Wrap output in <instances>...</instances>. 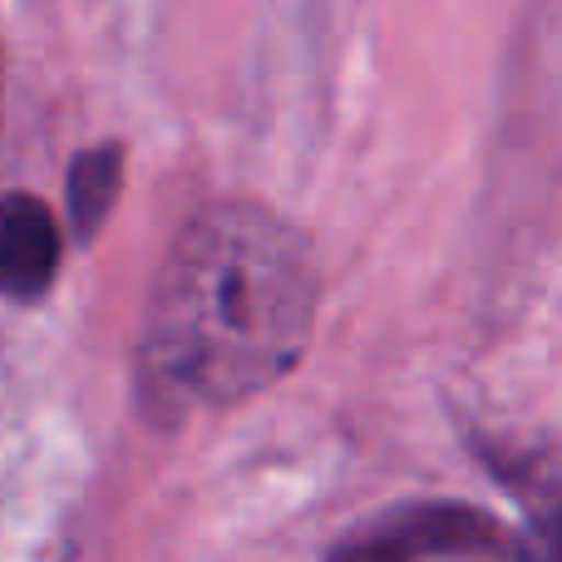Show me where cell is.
Listing matches in <instances>:
<instances>
[{"mask_svg": "<svg viewBox=\"0 0 562 562\" xmlns=\"http://www.w3.org/2000/svg\"><path fill=\"white\" fill-rule=\"evenodd\" d=\"M321 277L306 237L257 203L188 217L148 296L138 385L158 419L227 409L277 385L316 326Z\"/></svg>", "mask_w": 562, "mask_h": 562, "instance_id": "1", "label": "cell"}, {"mask_svg": "<svg viewBox=\"0 0 562 562\" xmlns=\"http://www.w3.org/2000/svg\"><path fill=\"white\" fill-rule=\"evenodd\" d=\"M508 538L488 514L464 504H405L360 524L330 562H419L454 553H504Z\"/></svg>", "mask_w": 562, "mask_h": 562, "instance_id": "2", "label": "cell"}, {"mask_svg": "<svg viewBox=\"0 0 562 562\" xmlns=\"http://www.w3.org/2000/svg\"><path fill=\"white\" fill-rule=\"evenodd\" d=\"M65 233L30 193H0V296L40 301L59 277Z\"/></svg>", "mask_w": 562, "mask_h": 562, "instance_id": "3", "label": "cell"}, {"mask_svg": "<svg viewBox=\"0 0 562 562\" xmlns=\"http://www.w3.org/2000/svg\"><path fill=\"white\" fill-rule=\"evenodd\" d=\"M124 188V148L119 144H94L85 154H75L65 178V207H69V233L79 243H94L99 227L109 223Z\"/></svg>", "mask_w": 562, "mask_h": 562, "instance_id": "4", "label": "cell"}, {"mask_svg": "<svg viewBox=\"0 0 562 562\" xmlns=\"http://www.w3.org/2000/svg\"><path fill=\"white\" fill-rule=\"evenodd\" d=\"M543 558H548V562H562V508L553 514V524H548V543H543Z\"/></svg>", "mask_w": 562, "mask_h": 562, "instance_id": "5", "label": "cell"}]
</instances>
